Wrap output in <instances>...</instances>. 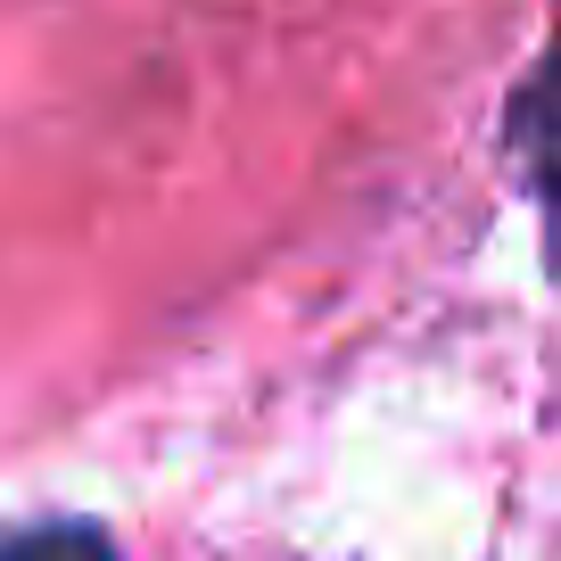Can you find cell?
I'll return each mask as SVG.
<instances>
[{
	"mask_svg": "<svg viewBox=\"0 0 561 561\" xmlns=\"http://www.w3.org/2000/svg\"><path fill=\"white\" fill-rule=\"evenodd\" d=\"M553 9H561V0H553ZM512 149H520L528 182H537L545 207H553V256H561V25H553L545 67L528 75L520 107H512Z\"/></svg>",
	"mask_w": 561,
	"mask_h": 561,
	"instance_id": "1",
	"label": "cell"
},
{
	"mask_svg": "<svg viewBox=\"0 0 561 561\" xmlns=\"http://www.w3.org/2000/svg\"><path fill=\"white\" fill-rule=\"evenodd\" d=\"M0 561H124L116 537L91 520H50V528H18L0 537Z\"/></svg>",
	"mask_w": 561,
	"mask_h": 561,
	"instance_id": "2",
	"label": "cell"
}]
</instances>
